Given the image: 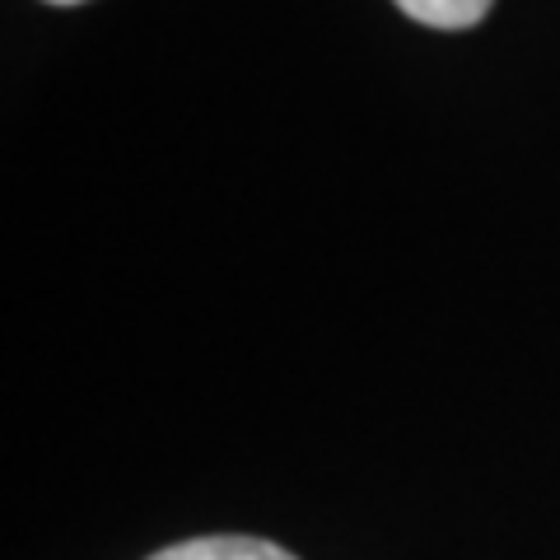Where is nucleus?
<instances>
[{
  "mask_svg": "<svg viewBox=\"0 0 560 560\" xmlns=\"http://www.w3.org/2000/svg\"><path fill=\"white\" fill-rule=\"evenodd\" d=\"M51 5H80V0H51Z\"/></svg>",
  "mask_w": 560,
  "mask_h": 560,
  "instance_id": "obj_3",
  "label": "nucleus"
},
{
  "mask_svg": "<svg viewBox=\"0 0 560 560\" xmlns=\"http://www.w3.org/2000/svg\"><path fill=\"white\" fill-rule=\"evenodd\" d=\"M393 5H397L401 14H411L416 24L458 33V28H477L486 14H490V5H495V0H393Z\"/></svg>",
  "mask_w": 560,
  "mask_h": 560,
  "instance_id": "obj_2",
  "label": "nucleus"
},
{
  "mask_svg": "<svg viewBox=\"0 0 560 560\" xmlns=\"http://www.w3.org/2000/svg\"><path fill=\"white\" fill-rule=\"evenodd\" d=\"M150 560H300V556H290L285 547L261 537H191L178 541V547L154 551Z\"/></svg>",
  "mask_w": 560,
  "mask_h": 560,
  "instance_id": "obj_1",
  "label": "nucleus"
}]
</instances>
